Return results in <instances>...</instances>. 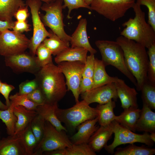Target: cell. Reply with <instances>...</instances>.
Wrapping results in <instances>:
<instances>
[{
	"instance_id": "obj_22",
	"label": "cell",
	"mask_w": 155,
	"mask_h": 155,
	"mask_svg": "<svg viewBox=\"0 0 155 155\" xmlns=\"http://www.w3.org/2000/svg\"><path fill=\"white\" fill-rule=\"evenodd\" d=\"M58 107L57 103L49 104L45 103L38 106L35 110L38 115L48 121L59 131H67V129L61 124L57 118L56 110Z\"/></svg>"
},
{
	"instance_id": "obj_37",
	"label": "cell",
	"mask_w": 155,
	"mask_h": 155,
	"mask_svg": "<svg viewBox=\"0 0 155 155\" xmlns=\"http://www.w3.org/2000/svg\"><path fill=\"white\" fill-rule=\"evenodd\" d=\"M148 49L149 59L148 79L150 82L155 84V43Z\"/></svg>"
},
{
	"instance_id": "obj_21",
	"label": "cell",
	"mask_w": 155,
	"mask_h": 155,
	"mask_svg": "<svg viewBox=\"0 0 155 155\" xmlns=\"http://www.w3.org/2000/svg\"><path fill=\"white\" fill-rule=\"evenodd\" d=\"M135 129L140 132L155 133V113L145 104L143 103Z\"/></svg>"
},
{
	"instance_id": "obj_19",
	"label": "cell",
	"mask_w": 155,
	"mask_h": 155,
	"mask_svg": "<svg viewBox=\"0 0 155 155\" xmlns=\"http://www.w3.org/2000/svg\"><path fill=\"white\" fill-rule=\"evenodd\" d=\"M98 122L97 117L95 118L86 121L78 126L77 132L71 138L73 144H78L88 143L89 139L98 128L96 125Z\"/></svg>"
},
{
	"instance_id": "obj_40",
	"label": "cell",
	"mask_w": 155,
	"mask_h": 155,
	"mask_svg": "<svg viewBox=\"0 0 155 155\" xmlns=\"http://www.w3.org/2000/svg\"><path fill=\"white\" fill-rule=\"evenodd\" d=\"M38 88V84L35 78L31 80H26L19 85L18 93L21 94H27Z\"/></svg>"
},
{
	"instance_id": "obj_4",
	"label": "cell",
	"mask_w": 155,
	"mask_h": 155,
	"mask_svg": "<svg viewBox=\"0 0 155 155\" xmlns=\"http://www.w3.org/2000/svg\"><path fill=\"white\" fill-rule=\"evenodd\" d=\"M100 53L102 59L106 66L111 65L120 71L135 86L136 81L127 69L125 65L123 52L116 41L98 40L95 42Z\"/></svg>"
},
{
	"instance_id": "obj_41",
	"label": "cell",
	"mask_w": 155,
	"mask_h": 155,
	"mask_svg": "<svg viewBox=\"0 0 155 155\" xmlns=\"http://www.w3.org/2000/svg\"><path fill=\"white\" fill-rule=\"evenodd\" d=\"M95 58L94 54H90L87 56L84 63L82 77L93 78L95 67Z\"/></svg>"
},
{
	"instance_id": "obj_29",
	"label": "cell",
	"mask_w": 155,
	"mask_h": 155,
	"mask_svg": "<svg viewBox=\"0 0 155 155\" xmlns=\"http://www.w3.org/2000/svg\"><path fill=\"white\" fill-rule=\"evenodd\" d=\"M155 153V149L144 146H137L133 144L125 147L118 148L114 152V155H152Z\"/></svg>"
},
{
	"instance_id": "obj_32",
	"label": "cell",
	"mask_w": 155,
	"mask_h": 155,
	"mask_svg": "<svg viewBox=\"0 0 155 155\" xmlns=\"http://www.w3.org/2000/svg\"><path fill=\"white\" fill-rule=\"evenodd\" d=\"M141 97L143 103L145 104L151 109H155V84L148 80L142 86Z\"/></svg>"
},
{
	"instance_id": "obj_42",
	"label": "cell",
	"mask_w": 155,
	"mask_h": 155,
	"mask_svg": "<svg viewBox=\"0 0 155 155\" xmlns=\"http://www.w3.org/2000/svg\"><path fill=\"white\" fill-rule=\"evenodd\" d=\"M93 78L83 77L80 85L79 92L80 94L91 90L93 88Z\"/></svg>"
},
{
	"instance_id": "obj_17",
	"label": "cell",
	"mask_w": 155,
	"mask_h": 155,
	"mask_svg": "<svg viewBox=\"0 0 155 155\" xmlns=\"http://www.w3.org/2000/svg\"><path fill=\"white\" fill-rule=\"evenodd\" d=\"M113 122L110 124L99 127L89 139L88 144L95 152H99L107 145L113 133Z\"/></svg>"
},
{
	"instance_id": "obj_13",
	"label": "cell",
	"mask_w": 155,
	"mask_h": 155,
	"mask_svg": "<svg viewBox=\"0 0 155 155\" xmlns=\"http://www.w3.org/2000/svg\"><path fill=\"white\" fill-rule=\"evenodd\" d=\"M6 65L15 73L27 72L35 75L41 68L36 56L25 51L5 57Z\"/></svg>"
},
{
	"instance_id": "obj_49",
	"label": "cell",
	"mask_w": 155,
	"mask_h": 155,
	"mask_svg": "<svg viewBox=\"0 0 155 155\" xmlns=\"http://www.w3.org/2000/svg\"><path fill=\"white\" fill-rule=\"evenodd\" d=\"M8 107L6 105L3 104L0 100V109L1 110H5L7 109Z\"/></svg>"
},
{
	"instance_id": "obj_24",
	"label": "cell",
	"mask_w": 155,
	"mask_h": 155,
	"mask_svg": "<svg viewBox=\"0 0 155 155\" xmlns=\"http://www.w3.org/2000/svg\"><path fill=\"white\" fill-rule=\"evenodd\" d=\"M88 51L79 47H69L56 56L54 60L57 64L63 61H80L84 64L86 62Z\"/></svg>"
},
{
	"instance_id": "obj_14",
	"label": "cell",
	"mask_w": 155,
	"mask_h": 155,
	"mask_svg": "<svg viewBox=\"0 0 155 155\" xmlns=\"http://www.w3.org/2000/svg\"><path fill=\"white\" fill-rule=\"evenodd\" d=\"M81 94L83 100L88 104L94 102L103 104L112 100L116 101L118 98L114 83L94 88Z\"/></svg>"
},
{
	"instance_id": "obj_9",
	"label": "cell",
	"mask_w": 155,
	"mask_h": 155,
	"mask_svg": "<svg viewBox=\"0 0 155 155\" xmlns=\"http://www.w3.org/2000/svg\"><path fill=\"white\" fill-rule=\"evenodd\" d=\"M113 123L114 134V140L111 144L106 145L104 148L108 153L113 154L116 147L127 144L138 142L144 143L148 146H154V142L150 139L148 133L145 132L143 134L136 133L123 127L115 120Z\"/></svg>"
},
{
	"instance_id": "obj_26",
	"label": "cell",
	"mask_w": 155,
	"mask_h": 155,
	"mask_svg": "<svg viewBox=\"0 0 155 155\" xmlns=\"http://www.w3.org/2000/svg\"><path fill=\"white\" fill-rule=\"evenodd\" d=\"M26 5L23 0H0V20L13 21L14 15L17 10Z\"/></svg>"
},
{
	"instance_id": "obj_7",
	"label": "cell",
	"mask_w": 155,
	"mask_h": 155,
	"mask_svg": "<svg viewBox=\"0 0 155 155\" xmlns=\"http://www.w3.org/2000/svg\"><path fill=\"white\" fill-rule=\"evenodd\" d=\"M64 130L59 131L49 122L45 121L42 137L35 148L34 155L71 146L73 144Z\"/></svg>"
},
{
	"instance_id": "obj_44",
	"label": "cell",
	"mask_w": 155,
	"mask_h": 155,
	"mask_svg": "<svg viewBox=\"0 0 155 155\" xmlns=\"http://www.w3.org/2000/svg\"><path fill=\"white\" fill-rule=\"evenodd\" d=\"M27 96L31 101L39 105L45 103L44 98L39 88L27 94Z\"/></svg>"
},
{
	"instance_id": "obj_34",
	"label": "cell",
	"mask_w": 155,
	"mask_h": 155,
	"mask_svg": "<svg viewBox=\"0 0 155 155\" xmlns=\"http://www.w3.org/2000/svg\"><path fill=\"white\" fill-rule=\"evenodd\" d=\"M96 152L88 143L72 144L71 147L66 148L65 155H96Z\"/></svg>"
},
{
	"instance_id": "obj_52",
	"label": "cell",
	"mask_w": 155,
	"mask_h": 155,
	"mask_svg": "<svg viewBox=\"0 0 155 155\" xmlns=\"http://www.w3.org/2000/svg\"><path fill=\"white\" fill-rule=\"evenodd\" d=\"M86 3L88 5L90 6L92 0H84Z\"/></svg>"
},
{
	"instance_id": "obj_48",
	"label": "cell",
	"mask_w": 155,
	"mask_h": 155,
	"mask_svg": "<svg viewBox=\"0 0 155 155\" xmlns=\"http://www.w3.org/2000/svg\"><path fill=\"white\" fill-rule=\"evenodd\" d=\"M65 148L58 149L52 151L46 152L44 153L46 155H65Z\"/></svg>"
},
{
	"instance_id": "obj_12",
	"label": "cell",
	"mask_w": 155,
	"mask_h": 155,
	"mask_svg": "<svg viewBox=\"0 0 155 155\" xmlns=\"http://www.w3.org/2000/svg\"><path fill=\"white\" fill-rule=\"evenodd\" d=\"M57 66L65 76L66 86L71 90L76 103L79 102L80 85L82 78L84 64L79 61H63Z\"/></svg>"
},
{
	"instance_id": "obj_43",
	"label": "cell",
	"mask_w": 155,
	"mask_h": 155,
	"mask_svg": "<svg viewBox=\"0 0 155 155\" xmlns=\"http://www.w3.org/2000/svg\"><path fill=\"white\" fill-rule=\"evenodd\" d=\"M15 89L14 87L12 85L2 82L0 88V93L3 96L5 100L6 106L8 107L10 105V102L9 98L10 92Z\"/></svg>"
},
{
	"instance_id": "obj_45",
	"label": "cell",
	"mask_w": 155,
	"mask_h": 155,
	"mask_svg": "<svg viewBox=\"0 0 155 155\" xmlns=\"http://www.w3.org/2000/svg\"><path fill=\"white\" fill-rule=\"evenodd\" d=\"M12 29L13 31L20 33L28 32L31 30L30 25L28 23L26 20L14 22V26Z\"/></svg>"
},
{
	"instance_id": "obj_46",
	"label": "cell",
	"mask_w": 155,
	"mask_h": 155,
	"mask_svg": "<svg viewBox=\"0 0 155 155\" xmlns=\"http://www.w3.org/2000/svg\"><path fill=\"white\" fill-rule=\"evenodd\" d=\"M28 6H26L19 8L16 12L14 15V17L18 21H24L26 20L29 16L28 9Z\"/></svg>"
},
{
	"instance_id": "obj_1",
	"label": "cell",
	"mask_w": 155,
	"mask_h": 155,
	"mask_svg": "<svg viewBox=\"0 0 155 155\" xmlns=\"http://www.w3.org/2000/svg\"><path fill=\"white\" fill-rule=\"evenodd\" d=\"M116 41L122 48L126 66L135 79L137 90L140 91L148 80L149 59L146 48L141 44L121 36Z\"/></svg>"
},
{
	"instance_id": "obj_39",
	"label": "cell",
	"mask_w": 155,
	"mask_h": 155,
	"mask_svg": "<svg viewBox=\"0 0 155 155\" xmlns=\"http://www.w3.org/2000/svg\"><path fill=\"white\" fill-rule=\"evenodd\" d=\"M63 1L64 2V4L62 6L63 9L67 7L68 9L67 16L68 19L71 18L70 14L73 9L83 7L92 10L90 6L87 5L84 0H63Z\"/></svg>"
},
{
	"instance_id": "obj_5",
	"label": "cell",
	"mask_w": 155,
	"mask_h": 155,
	"mask_svg": "<svg viewBox=\"0 0 155 155\" xmlns=\"http://www.w3.org/2000/svg\"><path fill=\"white\" fill-rule=\"evenodd\" d=\"M56 113L61 122L72 130L82 123L94 119L98 116L96 108L91 107L83 100L69 108L61 109L58 107Z\"/></svg>"
},
{
	"instance_id": "obj_33",
	"label": "cell",
	"mask_w": 155,
	"mask_h": 155,
	"mask_svg": "<svg viewBox=\"0 0 155 155\" xmlns=\"http://www.w3.org/2000/svg\"><path fill=\"white\" fill-rule=\"evenodd\" d=\"M10 103L14 106H22L28 110H35L37 106L40 105L30 100L28 97L27 94H21L18 92L9 97Z\"/></svg>"
},
{
	"instance_id": "obj_27",
	"label": "cell",
	"mask_w": 155,
	"mask_h": 155,
	"mask_svg": "<svg viewBox=\"0 0 155 155\" xmlns=\"http://www.w3.org/2000/svg\"><path fill=\"white\" fill-rule=\"evenodd\" d=\"M115 101L113 100L103 104L98 105L96 108L98 111V122L101 126H106L115 120L114 113Z\"/></svg>"
},
{
	"instance_id": "obj_2",
	"label": "cell",
	"mask_w": 155,
	"mask_h": 155,
	"mask_svg": "<svg viewBox=\"0 0 155 155\" xmlns=\"http://www.w3.org/2000/svg\"><path fill=\"white\" fill-rule=\"evenodd\" d=\"M34 75L45 103H58L66 95L67 90L64 75L53 62L41 67Z\"/></svg>"
},
{
	"instance_id": "obj_53",
	"label": "cell",
	"mask_w": 155,
	"mask_h": 155,
	"mask_svg": "<svg viewBox=\"0 0 155 155\" xmlns=\"http://www.w3.org/2000/svg\"><path fill=\"white\" fill-rule=\"evenodd\" d=\"M2 82H1V80L0 79V88H1L2 84Z\"/></svg>"
},
{
	"instance_id": "obj_23",
	"label": "cell",
	"mask_w": 155,
	"mask_h": 155,
	"mask_svg": "<svg viewBox=\"0 0 155 155\" xmlns=\"http://www.w3.org/2000/svg\"><path fill=\"white\" fill-rule=\"evenodd\" d=\"M141 111L138 108L133 107L124 109L120 115L116 116L115 120L123 127L135 132L136 124Z\"/></svg>"
},
{
	"instance_id": "obj_6",
	"label": "cell",
	"mask_w": 155,
	"mask_h": 155,
	"mask_svg": "<svg viewBox=\"0 0 155 155\" xmlns=\"http://www.w3.org/2000/svg\"><path fill=\"white\" fill-rule=\"evenodd\" d=\"M63 0H55L49 3H44L40 9L46 12L40 15L44 26H47L62 40L69 43L71 36L65 32L63 14Z\"/></svg>"
},
{
	"instance_id": "obj_15",
	"label": "cell",
	"mask_w": 155,
	"mask_h": 155,
	"mask_svg": "<svg viewBox=\"0 0 155 155\" xmlns=\"http://www.w3.org/2000/svg\"><path fill=\"white\" fill-rule=\"evenodd\" d=\"M121 107L124 109L130 107L138 108L137 95L138 93L134 88H131L122 79L118 78L114 83Z\"/></svg>"
},
{
	"instance_id": "obj_11",
	"label": "cell",
	"mask_w": 155,
	"mask_h": 155,
	"mask_svg": "<svg viewBox=\"0 0 155 155\" xmlns=\"http://www.w3.org/2000/svg\"><path fill=\"white\" fill-rule=\"evenodd\" d=\"M26 4L30 10L33 26V35L30 39L28 49L30 53L35 56L37 47L45 38L50 35L42 22L39 14V11L42 5L41 1L38 0H27Z\"/></svg>"
},
{
	"instance_id": "obj_16",
	"label": "cell",
	"mask_w": 155,
	"mask_h": 155,
	"mask_svg": "<svg viewBox=\"0 0 155 155\" xmlns=\"http://www.w3.org/2000/svg\"><path fill=\"white\" fill-rule=\"evenodd\" d=\"M87 22L86 18L80 20L77 27L71 36L70 42L71 47L85 49L90 54H94L97 51L93 48L89 42L87 32Z\"/></svg>"
},
{
	"instance_id": "obj_10",
	"label": "cell",
	"mask_w": 155,
	"mask_h": 155,
	"mask_svg": "<svg viewBox=\"0 0 155 155\" xmlns=\"http://www.w3.org/2000/svg\"><path fill=\"white\" fill-rule=\"evenodd\" d=\"M30 43V39L22 33L9 29L0 32V55L5 57L25 52Z\"/></svg>"
},
{
	"instance_id": "obj_38",
	"label": "cell",
	"mask_w": 155,
	"mask_h": 155,
	"mask_svg": "<svg viewBox=\"0 0 155 155\" xmlns=\"http://www.w3.org/2000/svg\"><path fill=\"white\" fill-rule=\"evenodd\" d=\"M136 3L147 7L148 10V23L155 30V0H137Z\"/></svg>"
},
{
	"instance_id": "obj_36",
	"label": "cell",
	"mask_w": 155,
	"mask_h": 155,
	"mask_svg": "<svg viewBox=\"0 0 155 155\" xmlns=\"http://www.w3.org/2000/svg\"><path fill=\"white\" fill-rule=\"evenodd\" d=\"M45 121L42 117L37 114L30 124L31 129L36 139L37 144L43 136Z\"/></svg>"
},
{
	"instance_id": "obj_47",
	"label": "cell",
	"mask_w": 155,
	"mask_h": 155,
	"mask_svg": "<svg viewBox=\"0 0 155 155\" xmlns=\"http://www.w3.org/2000/svg\"><path fill=\"white\" fill-rule=\"evenodd\" d=\"M14 24V21H3L0 20V32L7 29H12Z\"/></svg>"
},
{
	"instance_id": "obj_50",
	"label": "cell",
	"mask_w": 155,
	"mask_h": 155,
	"mask_svg": "<svg viewBox=\"0 0 155 155\" xmlns=\"http://www.w3.org/2000/svg\"><path fill=\"white\" fill-rule=\"evenodd\" d=\"M150 135V138L151 140L154 142H155V133H152Z\"/></svg>"
},
{
	"instance_id": "obj_51",
	"label": "cell",
	"mask_w": 155,
	"mask_h": 155,
	"mask_svg": "<svg viewBox=\"0 0 155 155\" xmlns=\"http://www.w3.org/2000/svg\"><path fill=\"white\" fill-rule=\"evenodd\" d=\"M41 1H43L46 3H49L50 2L55 1V0H38Z\"/></svg>"
},
{
	"instance_id": "obj_35",
	"label": "cell",
	"mask_w": 155,
	"mask_h": 155,
	"mask_svg": "<svg viewBox=\"0 0 155 155\" xmlns=\"http://www.w3.org/2000/svg\"><path fill=\"white\" fill-rule=\"evenodd\" d=\"M36 55L37 61L41 67L53 62L51 52L42 42L37 47Z\"/></svg>"
},
{
	"instance_id": "obj_25",
	"label": "cell",
	"mask_w": 155,
	"mask_h": 155,
	"mask_svg": "<svg viewBox=\"0 0 155 155\" xmlns=\"http://www.w3.org/2000/svg\"><path fill=\"white\" fill-rule=\"evenodd\" d=\"M105 67L101 60L95 58L93 77L94 85L92 89L110 83H114L117 79V77L109 76L106 71Z\"/></svg>"
},
{
	"instance_id": "obj_28",
	"label": "cell",
	"mask_w": 155,
	"mask_h": 155,
	"mask_svg": "<svg viewBox=\"0 0 155 155\" xmlns=\"http://www.w3.org/2000/svg\"><path fill=\"white\" fill-rule=\"evenodd\" d=\"M50 35L42 42L50 51L52 54L56 56L69 47V44L62 40L51 30Z\"/></svg>"
},
{
	"instance_id": "obj_20",
	"label": "cell",
	"mask_w": 155,
	"mask_h": 155,
	"mask_svg": "<svg viewBox=\"0 0 155 155\" xmlns=\"http://www.w3.org/2000/svg\"><path fill=\"white\" fill-rule=\"evenodd\" d=\"M13 111L17 118L14 135L18 134L25 130L38 114L35 110H28L20 105L14 106Z\"/></svg>"
},
{
	"instance_id": "obj_30",
	"label": "cell",
	"mask_w": 155,
	"mask_h": 155,
	"mask_svg": "<svg viewBox=\"0 0 155 155\" xmlns=\"http://www.w3.org/2000/svg\"><path fill=\"white\" fill-rule=\"evenodd\" d=\"M17 134L20 138L27 155H34V151L37 142L32 131L30 124L23 131Z\"/></svg>"
},
{
	"instance_id": "obj_31",
	"label": "cell",
	"mask_w": 155,
	"mask_h": 155,
	"mask_svg": "<svg viewBox=\"0 0 155 155\" xmlns=\"http://www.w3.org/2000/svg\"><path fill=\"white\" fill-rule=\"evenodd\" d=\"M14 107L11 104L7 109H0V119L5 125L7 133L9 135H14L15 125L17 121V118L13 113Z\"/></svg>"
},
{
	"instance_id": "obj_3",
	"label": "cell",
	"mask_w": 155,
	"mask_h": 155,
	"mask_svg": "<svg viewBox=\"0 0 155 155\" xmlns=\"http://www.w3.org/2000/svg\"><path fill=\"white\" fill-rule=\"evenodd\" d=\"M132 8L135 17L122 24L125 28L120 35L148 49L155 43V30L146 22L145 13L142 10L140 5L135 2Z\"/></svg>"
},
{
	"instance_id": "obj_18",
	"label": "cell",
	"mask_w": 155,
	"mask_h": 155,
	"mask_svg": "<svg viewBox=\"0 0 155 155\" xmlns=\"http://www.w3.org/2000/svg\"><path fill=\"white\" fill-rule=\"evenodd\" d=\"M0 155H27L18 134L0 140Z\"/></svg>"
},
{
	"instance_id": "obj_8",
	"label": "cell",
	"mask_w": 155,
	"mask_h": 155,
	"mask_svg": "<svg viewBox=\"0 0 155 155\" xmlns=\"http://www.w3.org/2000/svg\"><path fill=\"white\" fill-rule=\"evenodd\" d=\"M135 3V0H92L90 6L92 10L115 22L123 17Z\"/></svg>"
}]
</instances>
